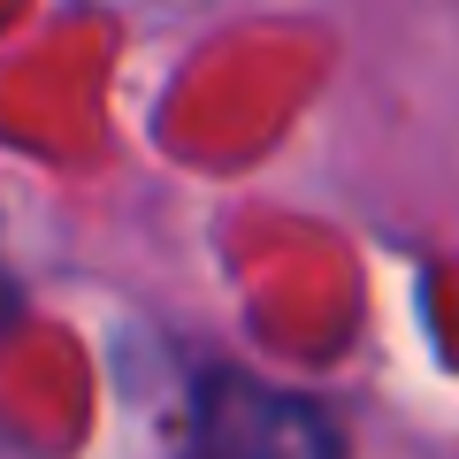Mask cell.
Here are the masks:
<instances>
[{
	"instance_id": "cell-1",
	"label": "cell",
	"mask_w": 459,
	"mask_h": 459,
	"mask_svg": "<svg viewBox=\"0 0 459 459\" xmlns=\"http://www.w3.org/2000/svg\"><path fill=\"white\" fill-rule=\"evenodd\" d=\"M169 459H344V437L314 398L238 368H207L192 383L184 437Z\"/></svg>"
},
{
	"instance_id": "cell-2",
	"label": "cell",
	"mask_w": 459,
	"mask_h": 459,
	"mask_svg": "<svg viewBox=\"0 0 459 459\" xmlns=\"http://www.w3.org/2000/svg\"><path fill=\"white\" fill-rule=\"evenodd\" d=\"M0 459H39V452H23V444L8 437V429H0Z\"/></svg>"
}]
</instances>
